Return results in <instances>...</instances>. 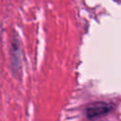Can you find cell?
I'll use <instances>...</instances> for the list:
<instances>
[{"label": "cell", "mask_w": 121, "mask_h": 121, "mask_svg": "<svg viewBox=\"0 0 121 121\" xmlns=\"http://www.w3.org/2000/svg\"><path fill=\"white\" fill-rule=\"evenodd\" d=\"M20 56H21V51L19 47V43L17 40H14L11 43V49H10V66L12 72L20 73L21 70Z\"/></svg>", "instance_id": "7a4b0ae2"}, {"label": "cell", "mask_w": 121, "mask_h": 121, "mask_svg": "<svg viewBox=\"0 0 121 121\" xmlns=\"http://www.w3.org/2000/svg\"><path fill=\"white\" fill-rule=\"evenodd\" d=\"M112 105L109 104L107 102H95L88 106L85 110V114L88 118L94 119L96 117H99L101 115H104L108 113L110 111H112Z\"/></svg>", "instance_id": "6da1fadb"}]
</instances>
